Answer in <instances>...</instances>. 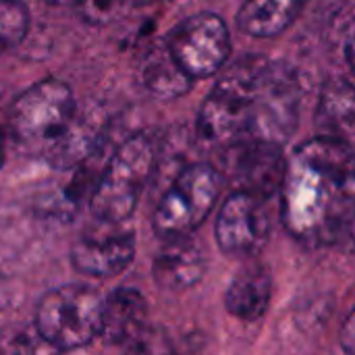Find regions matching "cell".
Instances as JSON below:
<instances>
[{
    "label": "cell",
    "instance_id": "6da1fadb",
    "mask_svg": "<svg viewBox=\"0 0 355 355\" xmlns=\"http://www.w3.org/2000/svg\"><path fill=\"white\" fill-rule=\"evenodd\" d=\"M300 106L302 83L287 62L245 54L223 71L204 100L198 141L216 154L237 141L285 146L297 131Z\"/></svg>",
    "mask_w": 355,
    "mask_h": 355
},
{
    "label": "cell",
    "instance_id": "7a4b0ae2",
    "mask_svg": "<svg viewBox=\"0 0 355 355\" xmlns=\"http://www.w3.org/2000/svg\"><path fill=\"white\" fill-rule=\"evenodd\" d=\"M354 191L352 144L318 135L285 158L281 223L308 250L337 245L352 235Z\"/></svg>",
    "mask_w": 355,
    "mask_h": 355
},
{
    "label": "cell",
    "instance_id": "3957f363",
    "mask_svg": "<svg viewBox=\"0 0 355 355\" xmlns=\"http://www.w3.org/2000/svg\"><path fill=\"white\" fill-rule=\"evenodd\" d=\"M156 144L148 135L137 133L125 139L112 152L89 196L94 218L108 225L129 220L156 171Z\"/></svg>",
    "mask_w": 355,
    "mask_h": 355
},
{
    "label": "cell",
    "instance_id": "277c9868",
    "mask_svg": "<svg viewBox=\"0 0 355 355\" xmlns=\"http://www.w3.org/2000/svg\"><path fill=\"white\" fill-rule=\"evenodd\" d=\"M104 297L89 285L67 283L46 291L35 306L40 339L58 352H73L100 337Z\"/></svg>",
    "mask_w": 355,
    "mask_h": 355
},
{
    "label": "cell",
    "instance_id": "5b68a950",
    "mask_svg": "<svg viewBox=\"0 0 355 355\" xmlns=\"http://www.w3.org/2000/svg\"><path fill=\"white\" fill-rule=\"evenodd\" d=\"M223 183L225 177L218 166L210 162L185 166L173 179L154 210V233L162 239L193 233L216 206Z\"/></svg>",
    "mask_w": 355,
    "mask_h": 355
},
{
    "label": "cell",
    "instance_id": "8992f818",
    "mask_svg": "<svg viewBox=\"0 0 355 355\" xmlns=\"http://www.w3.org/2000/svg\"><path fill=\"white\" fill-rule=\"evenodd\" d=\"M75 114L77 104L71 85L48 77L27 87L15 100L8 125L17 144L31 150H46L67 131Z\"/></svg>",
    "mask_w": 355,
    "mask_h": 355
},
{
    "label": "cell",
    "instance_id": "52a82bcc",
    "mask_svg": "<svg viewBox=\"0 0 355 355\" xmlns=\"http://www.w3.org/2000/svg\"><path fill=\"white\" fill-rule=\"evenodd\" d=\"M166 46L179 67L196 81L218 73L231 54V31L216 12H196L177 23Z\"/></svg>",
    "mask_w": 355,
    "mask_h": 355
},
{
    "label": "cell",
    "instance_id": "ba28073f",
    "mask_svg": "<svg viewBox=\"0 0 355 355\" xmlns=\"http://www.w3.org/2000/svg\"><path fill=\"white\" fill-rule=\"evenodd\" d=\"M266 204L268 198L248 189H235L225 198L214 225V237L223 254L248 260L264 250L272 231Z\"/></svg>",
    "mask_w": 355,
    "mask_h": 355
},
{
    "label": "cell",
    "instance_id": "9c48e42d",
    "mask_svg": "<svg viewBox=\"0 0 355 355\" xmlns=\"http://www.w3.org/2000/svg\"><path fill=\"white\" fill-rule=\"evenodd\" d=\"M148 302L146 297L131 287L114 289L102 304V324L100 337L114 347L127 352L144 349L141 343L148 341Z\"/></svg>",
    "mask_w": 355,
    "mask_h": 355
},
{
    "label": "cell",
    "instance_id": "30bf717a",
    "mask_svg": "<svg viewBox=\"0 0 355 355\" xmlns=\"http://www.w3.org/2000/svg\"><path fill=\"white\" fill-rule=\"evenodd\" d=\"M135 252L137 245L133 233L83 237L71 250V264L81 275L94 279H112L133 264Z\"/></svg>",
    "mask_w": 355,
    "mask_h": 355
},
{
    "label": "cell",
    "instance_id": "8fae6325",
    "mask_svg": "<svg viewBox=\"0 0 355 355\" xmlns=\"http://www.w3.org/2000/svg\"><path fill=\"white\" fill-rule=\"evenodd\" d=\"M206 275V256L202 245L187 235L166 237L154 258V281L166 291H185L196 287Z\"/></svg>",
    "mask_w": 355,
    "mask_h": 355
},
{
    "label": "cell",
    "instance_id": "7c38bea8",
    "mask_svg": "<svg viewBox=\"0 0 355 355\" xmlns=\"http://www.w3.org/2000/svg\"><path fill=\"white\" fill-rule=\"evenodd\" d=\"M270 300L272 277L268 268L256 258H248L225 291L227 312L241 322H256L266 314Z\"/></svg>",
    "mask_w": 355,
    "mask_h": 355
},
{
    "label": "cell",
    "instance_id": "4fadbf2b",
    "mask_svg": "<svg viewBox=\"0 0 355 355\" xmlns=\"http://www.w3.org/2000/svg\"><path fill=\"white\" fill-rule=\"evenodd\" d=\"M310 0H245L237 12V27L250 37H277L304 12Z\"/></svg>",
    "mask_w": 355,
    "mask_h": 355
},
{
    "label": "cell",
    "instance_id": "5bb4252c",
    "mask_svg": "<svg viewBox=\"0 0 355 355\" xmlns=\"http://www.w3.org/2000/svg\"><path fill=\"white\" fill-rule=\"evenodd\" d=\"M355 102L352 77L329 79L320 89V100L316 108V125L320 135L337 137L347 144L354 139Z\"/></svg>",
    "mask_w": 355,
    "mask_h": 355
},
{
    "label": "cell",
    "instance_id": "9a60e30c",
    "mask_svg": "<svg viewBox=\"0 0 355 355\" xmlns=\"http://www.w3.org/2000/svg\"><path fill=\"white\" fill-rule=\"evenodd\" d=\"M139 81L158 100L181 98L193 85V79L173 58L164 40L156 42L141 58Z\"/></svg>",
    "mask_w": 355,
    "mask_h": 355
},
{
    "label": "cell",
    "instance_id": "2e32d148",
    "mask_svg": "<svg viewBox=\"0 0 355 355\" xmlns=\"http://www.w3.org/2000/svg\"><path fill=\"white\" fill-rule=\"evenodd\" d=\"M29 23L31 15L23 0H0V56L25 40Z\"/></svg>",
    "mask_w": 355,
    "mask_h": 355
},
{
    "label": "cell",
    "instance_id": "e0dca14e",
    "mask_svg": "<svg viewBox=\"0 0 355 355\" xmlns=\"http://www.w3.org/2000/svg\"><path fill=\"white\" fill-rule=\"evenodd\" d=\"M162 0H81L89 19H110L127 10H139L148 6H156Z\"/></svg>",
    "mask_w": 355,
    "mask_h": 355
},
{
    "label": "cell",
    "instance_id": "ac0fdd59",
    "mask_svg": "<svg viewBox=\"0 0 355 355\" xmlns=\"http://www.w3.org/2000/svg\"><path fill=\"white\" fill-rule=\"evenodd\" d=\"M343 349L347 352V354H354V316H352V312L347 314V318H345V322H343Z\"/></svg>",
    "mask_w": 355,
    "mask_h": 355
},
{
    "label": "cell",
    "instance_id": "d6986e66",
    "mask_svg": "<svg viewBox=\"0 0 355 355\" xmlns=\"http://www.w3.org/2000/svg\"><path fill=\"white\" fill-rule=\"evenodd\" d=\"M4 135H2V129H0V168H2V164H4Z\"/></svg>",
    "mask_w": 355,
    "mask_h": 355
}]
</instances>
